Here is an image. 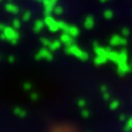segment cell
Returning a JSON list of instances; mask_svg holds the SVG:
<instances>
[{
    "instance_id": "6da1fadb",
    "label": "cell",
    "mask_w": 132,
    "mask_h": 132,
    "mask_svg": "<svg viewBox=\"0 0 132 132\" xmlns=\"http://www.w3.org/2000/svg\"><path fill=\"white\" fill-rule=\"evenodd\" d=\"M1 37L6 39V40H11V42H16L19 38V32L17 28H12V27H4L1 31Z\"/></svg>"
},
{
    "instance_id": "7a4b0ae2",
    "label": "cell",
    "mask_w": 132,
    "mask_h": 132,
    "mask_svg": "<svg viewBox=\"0 0 132 132\" xmlns=\"http://www.w3.org/2000/svg\"><path fill=\"white\" fill-rule=\"evenodd\" d=\"M6 9L9 10V11H11V12H16L17 11V6H15L12 4H7L6 5Z\"/></svg>"
}]
</instances>
